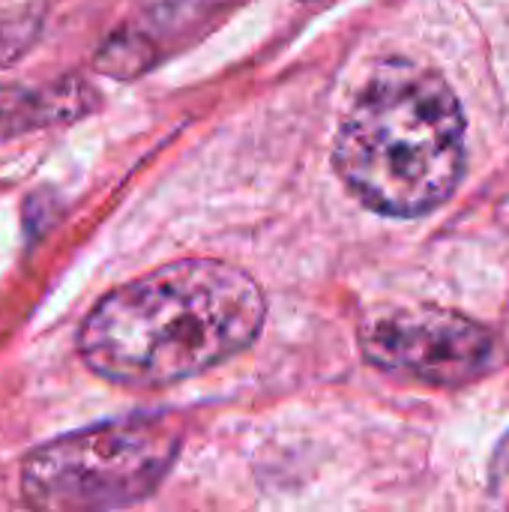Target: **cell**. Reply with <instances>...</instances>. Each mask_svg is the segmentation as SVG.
<instances>
[{"label": "cell", "mask_w": 509, "mask_h": 512, "mask_svg": "<svg viewBox=\"0 0 509 512\" xmlns=\"http://www.w3.org/2000/svg\"><path fill=\"white\" fill-rule=\"evenodd\" d=\"M489 480H492V495H495V501L501 504V510L509 512V435L498 444V450H495V456H492Z\"/></svg>", "instance_id": "52a82bcc"}, {"label": "cell", "mask_w": 509, "mask_h": 512, "mask_svg": "<svg viewBox=\"0 0 509 512\" xmlns=\"http://www.w3.org/2000/svg\"><path fill=\"white\" fill-rule=\"evenodd\" d=\"M342 183L375 213L411 219L441 207L465 168V117L450 84L411 60L378 63L333 144Z\"/></svg>", "instance_id": "7a4b0ae2"}, {"label": "cell", "mask_w": 509, "mask_h": 512, "mask_svg": "<svg viewBox=\"0 0 509 512\" xmlns=\"http://www.w3.org/2000/svg\"><path fill=\"white\" fill-rule=\"evenodd\" d=\"M264 318L267 303L249 273L186 258L108 291L81 324L78 354L108 384L168 387L246 351Z\"/></svg>", "instance_id": "6da1fadb"}, {"label": "cell", "mask_w": 509, "mask_h": 512, "mask_svg": "<svg viewBox=\"0 0 509 512\" xmlns=\"http://www.w3.org/2000/svg\"><path fill=\"white\" fill-rule=\"evenodd\" d=\"M363 357L417 384L459 390L480 381L495 360V339L468 315L432 306L372 309L360 321Z\"/></svg>", "instance_id": "277c9868"}, {"label": "cell", "mask_w": 509, "mask_h": 512, "mask_svg": "<svg viewBox=\"0 0 509 512\" xmlns=\"http://www.w3.org/2000/svg\"><path fill=\"white\" fill-rule=\"evenodd\" d=\"M165 414L99 423L36 447L21 465V501L33 512H114L153 495L180 453Z\"/></svg>", "instance_id": "3957f363"}, {"label": "cell", "mask_w": 509, "mask_h": 512, "mask_svg": "<svg viewBox=\"0 0 509 512\" xmlns=\"http://www.w3.org/2000/svg\"><path fill=\"white\" fill-rule=\"evenodd\" d=\"M150 63H153V45L135 33H120V36L108 39L102 45V51L96 54L99 72L114 75V78H135Z\"/></svg>", "instance_id": "8992f818"}, {"label": "cell", "mask_w": 509, "mask_h": 512, "mask_svg": "<svg viewBox=\"0 0 509 512\" xmlns=\"http://www.w3.org/2000/svg\"><path fill=\"white\" fill-rule=\"evenodd\" d=\"M93 93V87L75 78H66L45 90L0 87V138L60 120H78L96 105Z\"/></svg>", "instance_id": "5b68a950"}]
</instances>
